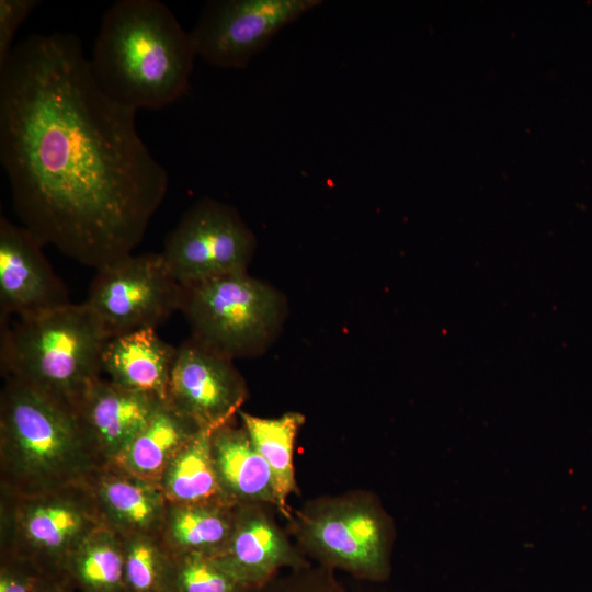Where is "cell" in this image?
I'll list each match as a JSON object with an SVG mask.
<instances>
[{
  "label": "cell",
  "instance_id": "1",
  "mask_svg": "<svg viewBox=\"0 0 592 592\" xmlns=\"http://www.w3.org/2000/svg\"><path fill=\"white\" fill-rule=\"evenodd\" d=\"M135 118L99 87L76 35L14 46L0 66V161L21 226L43 246L99 270L141 242L169 177Z\"/></svg>",
  "mask_w": 592,
  "mask_h": 592
},
{
  "label": "cell",
  "instance_id": "2",
  "mask_svg": "<svg viewBox=\"0 0 592 592\" xmlns=\"http://www.w3.org/2000/svg\"><path fill=\"white\" fill-rule=\"evenodd\" d=\"M196 56L191 34L164 3L119 0L103 15L89 61L102 91L137 112L180 99Z\"/></svg>",
  "mask_w": 592,
  "mask_h": 592
},
{
  "label": "cell",
  "instance_id": "3",
  "mask_svg": "<svg viewBox=\"0 0 592 592\" xmlns=\"http://www.w3.org/2000/svg\"><path fill=\"white\" fill-rule=\"evenodd\" d=\"M0 392V492L33 496L99 467L75 411L14 378Z\"/></svg>",
  "mask_w": 592,
  "mask_h": 592
},
{
  "label": "cell",
  "instance_id": "4",
  "mask_svg": "<svg viewBox=\"0 0 592 592\" xmlns=\"http://www.w3.org/2000/svg\"><path fill=\"white\" fill-rule=\"evenodd\" d=\"M0 368L75 408L103 373L102 356L109 337L84 303L29 318L0 319Z\"/></svg>",
  "mask_w": 592,
  "mask_h": 592
},
{
  "label": "cell",
  "instance_id": "5",
  "mask_svg": "<svg viewBox=\"0 0 592 592\" xmlns=\"http://www.w3.org/2000/svg\"><path fill=\"white\" fill-rule=\"evenodd\" d=\"M287 522L298 549L318 566L371 582L389 579L396 528L373 492L310 499Z\"/></svg>",
  "mask_w": 592,
  "mask_h": 592
},
{
  "label": "cell",
  "instance_id": "6",
  "mask_svg": "<svg viewBox=\"0 0 592 592\" xmlns=\"http://www.w3.org/2000/svg\"><path fill=\"white\" fill-rule=\"evenodd\" d=\"M182 288L180 311L191 328V338L231 360L264 348L283 316L281 295L247 272Z\"/></svg>",
  "mask_w": 592,
  "mask_h": 592
},
{
  "label": "cell",
  "instance_id": "7",
  "mask_svg": "<svg viewBox=\"0 0 592 592\" xmlns=\"http://www.w3.org/2000/svg\"><path fill=\"white\" fill-rule=\"evenodd\" d=\"M100 526L84 481L33 496L0 492V554L24 557L48 576L64 574L68 557Z\"/></svg>",
  "mask_w": 592,
  "mask_h": 592
},
{
  "label": "cell",
  "instance_id": "8",
  "mask_svg": "<svg viewBox=\"0 0 592 592\" xmlns=\"http://www.w3.org/2000/svg\"><path fill=\"white\" fill-rule=\"evenodd\" d=\"M182 289L161 253H130L96 270L86 304L111 339L162 325Z\"/></svg>",
  "mask_w": 592,
  "mask_h": 592
},
{
  "label": "cell",
  "instance_id": "9",
  "mask_svg": "<svg viewBox=\"0 0 592 592\" xmlns=\"http://www.w3.org/2000/svg\"><path fill=\"white\" fill-rule=\"evenodd\" d=\"M255 238L239 213L204 197L182 215L167 235L160 252L181 285L247 272Z\"/></svg>",
  "mask_w": 592,
  "mask_h": 592
},
{
  "label": "cell",
  "instance_id": "10",
  "mask_svg": "<svg viewBox=\"0 0 592 592\" xmlns=\"http://www.w3.org/2000/svg\"><path fill=\"white\" fill-rule=\"evenodd\" d=\"M320 0H213L191 34L196 54L225 69L246 68L285 26Z\"/></svg>",
  "mask_w": 592,
  "mask_h": 592
},
{
  "label": "cell",
  "instance_id": "11",
  "mask_svg": "<svg viewBox=\"0 0 592 592\" xmlns=\"http://www.w3.org/2000/svg\"><path fill=\"white\" fill-rule=\"evenodd\" d=\"M248 395L232 360L193 338L178 348L168 402L201 430L215 431L234 422Z\"/></svg>",
  "mask_w": 592,
  "mask_h": 592
},
{
  "label": "cell",
  "instance_id": "12",
  "mask_svg": "<svg viewBox=\"0 0 592 592\" xmlns=\"http://www.w3.org/2000/svg\"><path fill=\"white\" fill-rule=\"evenodd\" d=\"M43 247L23 226L0 217V319L34 317L71 304Z\"/></svg>",
  "mask_w": 592,
  "mask_h": 592
},
{
  "label": "cell",
  "instance_id": "13",
  "mask_svg": "<svg viewBox=\"0 0 592 592\" xmlns=\"http://www.w3.org/2000/svg\"><path fill=\"white\" fill-rule=\"evenodd\" d=\"M272 509L260 503L236 505L229 539L215 556L246 590L266 584L284 569L310 563L276 523Z\"/></svg>",
  "mask_w": 592,
  "mask_h": 592
},
{
  "label": "cell",
  "instance_id": "14",
  "mask_svg": "<svg viewBox=\"0 0 592 592\" xmlns=\"http://www.w3.org/2000/svg\"><path fill=\"white\" fill-rule=\"evenodd\" d=\"M162 402L109 378L93 383L75 413L99 465L113 463Z\"/></svg>",
  "mask_w": 592,
  "mask_h": 592
},
{
  "label": "cell",
  "instance_id": "15",
  "mask_svg": "<svg viewBox=\"0 0 592 592\" xmlns=\"http://www.w3.org/2000/svg\"><path fill=\"white\" fill-rule=\"evenodd\" d=\"M84 482L103 526L121 537L159 534L168 505L159 486L114 464L96 467Z\"/></svg>",
  "mask_w": 592,
  "mask_h": 592
},
{
  "label": "cell",
  "instance_id": "16",
  "mask_svg": "<svg viewBox=\"0 0 592 592\" xmlns=\"http://www.w3.org/2000/svg\"><path fill=\"white\" fill-rule=\"evenodd\" d=\"M178 348L156 329H141L109 339L102 369L116 385L168 401L169 380Z\"/></svg>",
  "mask_w": 592,
  "mask_h": 592
},
{
  "label": "cell",
  "instance_id": "17",
  "mask_svg": "<svg viewBox=\"0 0 592 592\" xmlns=\"http://www.w3.org/2000/svg\"><path fill=\"white\" fill-rule=\"evenodd\" d=\"M213 463L223 498L232 505L260 503L277 510L271 469L242 425L212 432Z\"/></svg>",
  "mask_w": 592,
  "mask_h": 592
},
{
  "label": "cell",
  "instance_id": "18",
  "mask_svg": "<svg viewBox=\"0 0 592 592\" xmlns=\"http://www.w3.org/2000/svg\"><path fill=\"white\" fill-rule=\"evenodd\" d=\"M200 431L196 423L164 401L111 464L159 486L168 464Z\"/></svg>",
  "mask_w": 592,
  "mask_h": 592
},
{
  "label": "cell",
  "instance_id": "19",
  "mask_svg": "<svg viewBox=\"0 0 592 592\" xmlns=\"http://www.w3.org/2000/svg\"><path fill=\"white\" fill-rule=\"evenodd\" d=\"M235 508L225 501L168 503L159 536L171 554L215 557L229 539Z\"/></svg>",
  "mask_w": 592,
  "mask_h": 592
},
{
  "label": "cell",
  "instance_id": "20",
  "mask_svg": "<svg viewBox=\"0 0 592 592\" xmlns=\"http://www.w3.org/2000/svg\"><path fill=\"white\" fill-rule=\"evenodd\" d=\"M241 425L269 465L277 499V512L287 521L292 511L288 498L298 493L294 467V447L305 415L291 411L276 418H263L239 411Z\"/></svg>",
  "mask_w": 592,
  "mask_h": 592
},
{
  "label": "cell",
  "instance_id": "21",
  "mask_svg": "<svg viewBox=\"0 0 592 592\" xmlns=\"http://www.w3.org/2000/svg\"><path fill=\"white\" fill-rule=\"evenodd\" d=\"M210 436L212 431L201 430L168 464L159 482L168 503L225 501L213 463Z\"/></svg>",
  "mask_w": 592,
  "mask_h": 592
},
{
  "label": "cell",
  "instance_id": "22",
  "mask_svg": "<svg viewBox=\"0 0 592 592\" xmlns=\"http://www.w3.org/2000/svg\"><path fill=\"white\" fill-rule=\"evenodd\" d=\"M62 573L77 592H125L122 537L100 526L71 553Z\"/></svg>",
  "mask_w": 592,
  "mask_h": 592
},
{
  "label": "cell",
  "instance_id": "23",
  "mask_svg": "<svg viewBox=\"0 0 592 592\" xmlns=\"http://www.w3.org/2000/svg\"><path fill=\"white\" fill-rule=\"evenodd\" d=\"M214 556L171 554L162 592H246Z\"/></svg>",
  "mask_w": 592,
  "mask_h": 592
},
{
  "label": "cell",
  "instance_id": "24",
  "mask_svg": "<svg viewBox=\"0 0 592 592\" xmlns=\"http://www.w3.org/2000/svg\"><path fill=\"white\" fill-rule=\"evenodd\" d=\"M123 539L125 592H162L170 553L159 534Z\"/></svg>",
  "mask_w": 592,
  "mask_h": 592
},
{
  "label": "cell",
  "instance_id": "25",
  "mask_svg": "<svg viewBox=\"0 0 592 592\" xmlns=\"http://www.w3.org/2000/svg\"><path fill=\"white\" fill-rule=\"evenodd\" d=\"M246 592H349L335 578L334 571L308 565L287 570L266 584Z\"/></svg>",
  "mask_w": 592,
  "mask_h": 592
},
{
  "label": "cell",
  "instance_id": "26",
  "mask_svg": "<svg viewBox=\"0 0 592 592\" xmlns=\"http://www.w3.org/2000/svg\"><path fill=\"white\" fill-rule=\"evenodd\" d=\"M48 577L24 557L0 554V592H37Z\"/></svg>",
  "mask_w": 592,
  "mask_h": 592
},
{
  "label": "cell",
  "instance_id": "27",
  "mask_svg": "<svg viewBox=\"0 0 592 592\" xmlns=\"http://www.w3.org/2000/svg\"><path fill=\"white\" fill-rule=\"evenodd\" d=\"M39 4L38 0H0V66L11 55L19 26Z\"/></svg>",
  "mask_w": 592,
  "mask_h": 592
},
{
  "label": "cell",
  "instance_id": "28",
  "mask_svg": "<svg viewBox=\"0 0 592 592\" xmlns=\"http://www.w3.org/2000/svg\"><path fill=\"white\" fill-rule=\"evenodd\" d=\"M37 592H77L66 576H52L46 579Z\"/></svg>",
  "mask_w": 592,
  "mask_h": 592
}]
</instances>
